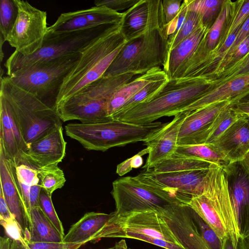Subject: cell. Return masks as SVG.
<instances>
[{
	"label": "cell",
	"instance_id": "cell-1",
	"mask_svg": "<svg viewBox=\"0 0 249 249\" xmlns=\"http://www.w3.org/2000/svg\"><path fill=\"white\" fill-rule=\"evenodd\" d=\"M149 16L144 33L127 41L104 76L126 73L142 74L163 66L168 53V35L162 0H148Z\"/></svg>",
	"mask_w": 249,
	"mask_h": 249
},
{
	"label": "cell",
	"instance_id": "cell-2",
	"mask_svg": "<svg viewBox=\"0 0 249 249\" xmlns=\"http://www.w3.org/2000/svg\"><path fill=\"white\" fill-rule=\"evenodd\" d=\"M211 85L198 77L168 79L151 98L130 109L113 115V120L144 124L164 116H175L201 97Z\"/></svg>",
	"mask_w": 249,
	"mask_h": 249
},
{
	"label": "cell",
	"instance_id": "cell-3",
	"mask_svg": "<svg viewBox=\"0 0 249 249\" xmlns=\"http://www.w3.org/2000/svg\"><path fill=\"white\" fill-rule=\"evenodd\" d=\"M126 41L121 23L114 24L85 48L65 78L55 107L103 76Z\"/></svg>",
	"mask_w": 249,
	"mask_h": 249
},
{
	"label": "cell",
	"instance_id": "cell-4",
	"mask_svg": "<svg viewBox=\"0 0 249 249\" xmlns=\"http://www.w3.org/2000/svg\"><path fill=\"white\" fill-rule=\"evenodd\" d=\"M187 205L221 239L229 238L236 249L240 238L239 230L222 167L213 164L210 168L204 193L193 197Z\"/></svg>",
	"mask_w": 249,
	"mask_h": 249
},
{
	"label": "cell",
	"instance_id": "cell-5",
	"mask_svg": "<svg viewBox=\"0 0 249 249\" xmlns=\"http://www.w3.org/2000/svg\"><path fill=\"white\" fill-rule=\"evenodd\" d=\"M167 123L154 122L136 124L120 121L94 123H71L65 125L67 136L88 150L105 151L109 148L138 142L154 136Z\"/></svg>",
	"mask_w": 249,
	"mask_h": 249
},
{
	"label": "cell",
	"instance_id": "cell-6",
	"mask_svg": "<svg viewBox=\"0 0 249 249\" xmlns=\"http://www.w3.org/2000/svg\"><path fill=\"white\" fill-rule=\"evenodd\" d=\"M136 75L131 72L103 76L60 103L55 109L63 122L77 120L81 123H94L112 120L107 113L108 101L120 87Z\"/></svg>",
	"mask_w": 249,
	"mask_h": 249
},
{
	"label": "cell",
	"instance_id": "cell-7",
	"mask_svg": "<svg viewBox=\"0 0 249 249\" xmlns=\"http://www.w3.org/2000/svg\"><path fill=\"white\" fill-rule=\"evenodd\" d=\"M0 93L9 103L27 145L62 126L61 120L54 109L14 85L7 76L0 77Z\"/></svg>",
	"mask_w": 249,
	"mask_h": 249
},
{
	"label": "cell",
	"instance_id": "cell-8",
	"mask_svg": "<svg viewBox=\"0 0 249 249\" xmlns=\"http://www.w3.org/2000/svg\"><path fill=\"white\" fill-rule=\"evenodd\" d=\"M81 55L79 52L38 62L7 76L14 85L55 109L64 81Z\"/></svg>",
	"mask_w": 249,
	"mask_h": 249
},
{
	"label": "cell",
	"instance_id": "cell-9",
	"mask_svg": "<svg viewBox=\"0 0 249 249\" xmlns=\"http://www.w3.org/2000/svg\"><path fill=\"white\" fill-rule=\"evenodd\" d=\"M110 25L60 33L47 31L41 48L34 53L24 56L15 51L10 55L4 64L6 74L8 76L38 62L82 53Z\"/></svg>",
	"mask_w": 249,
	"mask_h": 249
},
{
	"label": "cell",
	"instance_id": "cell-10",
	"mask_svg": "<svg viewBox=\"0 0 249 249\" xmlns=\"http://www.w3.org/2000/svg\"><path fill=\"white\" fill-rule=\"evenodd\" d=\"M209 169L170 173H156L144 169L134 178L172 203L188 204L205 189Z\"/></svg>",
	"mask_w": 249,
	"mask_h": 249
},
{
	"label": "cell",
	"instance_id": "cell-11",
	"mask_svg": "<svg viewBox=\"0 0 249 249\" xmlns=\"http://www.w3.org/2000/svg\"><path fill=\"white\" fill-rule=\"evenodd\" d=\"M15 1L18 8V17L6 41L21 54L30 55L41 48L48 31L47 13L27 1Z\"/></svg>",
	"mask_w": 249,
	"mask_h": 249
},
{
	"label": "cell",
	"instance_id": "cell-12",
	"mask_svg": "<svg viewBox=\"0 0 249 249\" xmlns=\"http://www.w3.org/2000/svg\"><path fill=\"white\" fill-rule=\"evenodd\" d=\"M125 234H143L180 246L177 237L157 211L123 214H117L114 211L107 225L106 238H120Z\"/></svg>",
	"mask_w": 249,
	"mask_h": 249
},
{
	"label": "cell",
	"instance_id": "cell-13",
	"mask_svg": "<svg viewBox=\"0 0 249 249\" xmlns=\"http://www.w3.org/2000/svg\"><path fill=\"white\" fill-rule=\"evenodd\" d=\"M111 194L115 201L117 214L159 212L173 203L142 185L134 177H126L114 180Z\"/></svg>",
	"mask_w": 249,
	"mask_h": 249
},
{
	"label": "cell",
	"instance_id": "cell-14",
	"mask_svg": "<svg viewBox=\"0 0 249 249\" xmlns=\"http://www.w3.org/2000/svg\"><path fill=\"white\" fill-rule=\"evenodd\" d=\"M185 249H211L203 239L194 215L187 204L173 203L157 212Z\"/></svg>",
	"mask_w": 249,
	"mask_h": 249
},
{
	"label": "cell",
	"instance_id": "cell-15",
	"mask_svg": "<svg viewBox=\"0 0 249 249\" xmlns=\"http://www.w3.org/2000/svg\"><path fill=\"white\" fill-rule=\"evenodd\" d=\"M225 173L231 205L240 238L249 235V172L240 161L222 167Z\"/></svg>",
	"mask_w": 249,
	"mask_h": 249
},
{
	"label": "cell",
	"instance_id": "cell-16",
	"mask_svg": "<svg viewBox=\"0 0 249 249\" xmlns=\"http://www.w3.org/2000/svg\"><path fill=\"white\" fill-rule=\"evenodd\" d=\"M124 13L105 6H94L87 9L61 14L56 21L48 27L51 33H65L85 30L102 25L120 24Z\"/></svg>",
	"mask_w": 249,
	"mask_h": 249
},
{
	"label": "cell",
	"instance_id": "cell-17",
	"mask_svg": "<svg viewBox=\"0 0 249 249\" xmlns=\"http://www.w3.org/2000/svg\"><path fill=\"white\" fill-rule=\"evenodd\" d=\"M0 191L21 230L26 241L30 239V223L24 207L14 172L13 160L0 151Z\"/></svg>",
	"mask_w": 249,
	"mask_h": 249
},
{
	"label": "cell",
	"instance_id": "cell-18",
	"mask_svg": "<svg viewBox=\"0 0 249 249\" xmlns=\"http://www.w3.org/2000/svg\"><path fill=\"white\" fill-rule=\"evenodd\" d=\"M190 112H181L151 139L143 142L149 152L143 169H148L172 156L178 147L179 130L184 119Z\"/></svg>",
	"mask_w": 249,
	"mask_h": 249
},
{
	"label": "cell",
	"instance_id": "cell-19",
	"mask_svg": "<svg viewBox=\"0 0 249 249\" xmlns=\"http://www.w3.org/2000/svg\"><path fill=\"white\" fill-rule=\"evenodd\" d=\"M66 144L61 126L29 143L23 151L30 160L40 168L57 165L66 155Z\"/></svg>",
	"mask_w": 249,
	"mask_h": 249
},
{
	"label": "cell",
	"instance_id": "cell-20",
	"mask_svg": "<svg viewBox=\"0 0 249 249\" xmlns=\"http://www.w3.org/2000/svg\"><path fill=\"white\" fill-rule=\"evenodd\" d=\"M13 162L16 180L30 221L31 209L39 207L38 197L41 185L38 172L40 167L30 160L22 150L18 152Z\"/></svg>",
	"mask_w": 249,
	"mask_h": 249
},
{
	"label": "cell",
	"instance_id": "cell-21",
	"mask_svg": "<svg viewBox=\"0 0 249 249\" xmlns=\"http://www.w3.org/2000/svg\"><path fill=\"white\" fill-rule=\"evenodd\" d=\"M230 104V101L223 102L189 112L180 126L178 146L198 144L217 115Z\"/></svg>",
	"mask_w": 249,
	"mask_h": 249
},
{
	"label": "cell",
	"instance_id": "cell-22",
	"mask_svg": "<svg viewBox=\"0 0 249 249\" xmlns=\"http://www.w3.org/2000/svg\"><path fill=\"white\" fill-rule=\"evenodd\" d=\"M213 144L230 163L242 160L249 152V118L245 115L231 124Z\"/></svg>",
	"mask_w": 249,
	"mask_h": 249
},
{
	"label": "cell",
	"instance_id": "cell-23",
	"mask_svg": "<svg viewBox=\"0 0 249 249\" xmlns=\"http://www.w3.org/2000/svg\"><path fill=\"white\" fill-rule=\"evenodd\" d=\"M114 214L98 212L85 213L73 224L64 237L63 242L80 244L104 238L106 225Z\"/></svg>",
	"mask_w": 249,
	"mask_h": 249
},
{
	"label": "cell",
	"instance_id": "cell-24",
	"mask_svg": "<svg viewBox=\"0 0 249 249\" xmlns=\"http://www.w3.org/2000/svg\"><path fill=\"white\" fill-rule=\"evenodd\" d=\"M10 106L0 93V151L14 160L20 150L27 148Z\"/></svg>",
	"mask_w": 249,
	"mask_h": 249
},
{
	"label": "cell",
	"instance_id": "cell-25",
	"mask_svg": "<svg viewBox=\"0 0 249 249\" xmlns=\"http://www.w3.org/2000/svg\"><path fill=\"white\" fill-rule=\"evenodd\" d=\"M249 88V73L240 76L210 88L182 112H192L211 105L231 101Z\"/></svg>",
	"mask_w": 249,
	"mask_h": 249
},
{
	"label": "cell",
	"instance_id": "cell-26",
	"mask_svg": "<svg viewBox=\"0 0 249 249\" xmlns=\"http://www.w3.org/2000/svg\"><path fill=\"white\" fill-rule=\"evenodd\" d=\"M209 29L203 24L168 53L163 71L169 79L177 78L184 65L191 58Z\"/></svg>",
	"mask_w": 249,
	"mask_h": 249
},
{
	"label": "cell",
	"instance_id": "cell-27",
	"mask_svg": "<svg viewBox=\"0 0 249 249\" xmlns=\"http://www.w3.org/2000/svg\"><path fill=\"white\" fill-rule=\"evenodd\" d=\"M167 75L160 68H153L120 87L107 104L109 117L115 114L130 98L149 83Z\"/></svg>",
	"mask_w": 249,
	"mask_h": 249
},
{
	"label": "cell",
	"instance_id": "cell-28",
	"mask_svg": "<svg viewBox=\"0 0 249 249\" xmlns=\"http://www.w3.org/2000/svg\"><path fill=\"white\" fill-rule=\"evenodd\" d=\"M148 16V0H140L124 12L121 31L126 41L138 37L144 33L147 25Z\"/></svg>",
	"mask_w": 249,
	"mask_h": 249
},
{
	"label": "cell",
	"instance_id": "cell-29",
	"mask_svg": "<svg viewBox=\"0 0 249 249\" xmlns=\"http://www.w3.org/2000/svg\"><path fill=\"white\" fill-rule=\"evenodd\" d=\"M30 223V239L28 241L63 242L64 236L55 228L40 207L31 209Z\"/></svg>",
	"mask_w": 249,
	"mask_h": 249
},
{
	"label": "cell",
	"instance_id": "cell-30",
	"mask_svg": "<svg viewBox=\"0 0 249 249\" xmlns=\"http://www.w3.org/2000/svg\"><path fill=\"white\" fill-rule=\"evenodd\" d=\"M244 115L230 103L217 115L202 135L198 144L213 143L231 124Z\"/></svg>",
	"mask_w": 249,
	"mask_h": 249
},
{
	"label": "cell",
	"instance_id": "cell-31",
	"mask_svg": "<svg viewBox=\"0 0 249 249\" xmlns=\"http://www.w3.org/2000/svg\"><path fill=\"white\" fill-rule=\"evenodd\" d=\"M173 155L199 159L221 167L230 163L227 156L213 143L178 146Z\"/></svg>",
	"mask_w": 249,
	"mask_h": 249
},
{
	"label": "cell",
	"instance_id": "cell-32",
	"mask_svg": "<svg viewBox=\"0 0 249 249\" xmlns=\"http://www.w3.org/2000/svg\"><path fill=\"white\" fill-rule=\"evenodd\" d=\"M213 164H215L199 159L173 155L150 169L156 173H170L208 169Z\"/></svg>",
	"mask_w": 249,
	"mask_h": 249
},
{
	"label": "cell",
	"instance_id": "cell-33",
	"mask_svg": "<svg viewBox=\"0 0 249 249\" xmlns=\"http://www.w3.org/2000/svg\"><path fill=\"white\" fill-rule=\"evenodd\" d=\"M224 0H187L188 9L198 12L204 26L209 29L218 16Z\"/></svg>",
	"mask_w": 249,
	"mask_h": 249
},
{
	"label": "cell",
	"instance_id": "cell-34",
	"mask_svg": "<svg viewBox=\"0 0 249 249\" xmlns=\"http://www.w3.org/2000/svg\"><path fill=\"white\" fill-rule=\"evenodd\" d=\"M38 175L41 188L50 196L54 191L62 188L66 180L63 171L57 165L40 168Z\"/></svg>",
	"mask_w": 249,
	"mask_h": 249
},
{
	"label": "cell",
	"instance_id": "cell-35",
	"mask_svg": "<svg viewBox=\"0 0 249 249\" xmlns=\"http://www.w3.org/2000/svg\"><path fill=\"white\" fill-rule=\"evenodd\" d=\"M168 79L166 75L149 83L130 98L114 115L125 112L138 104L148 100L162 89Z\"/></svg>",
	"mask_w": 249,
	"mask_h": 249
},
{
	"label": "cell",
	"instance_id": "cell-36",
	"mask_svg": "<svg viewBox=\"0 0 249 249\" xmlns=\"http://www.w3.org/2000/svg\"><path fill=\"white\" fill-rule=\"evenodd\" d=\"M18 14V8L15 0H0V35L5 41L14 27Z\"/></svg>",
	"mask_w": 249,
	"mask_h": 249
},
{
	"label": "cell",
	"instance_id": "cell-37",
	"mask_svg": "<svg viewBox=\"0 0 249 249\" xmlns=\"http://www.w3.org/2000/svg\"><path fill=\"white\" fill-rule=\"evenodd\" d=\"M202 23V18L197 12L188 9L184 23L174 38L168 43V52L190 36Z\"/></svg>",
	"mask_w": 249,
	"mask_h": 249
},
{
	"label": "cell",
	"instance_id": "cell-38",
	"mask_svg": "<svg viewBox=\"0 0 249 249\" xmlns=\"http://www.w3.org/2000/svg\"><path fill=\"white\" fill-rule=\"evenodd\" d=\"M249 73V52L231 67L227 69L209 82L216 86L234 78Z\"/></svg>",
	"mask_w": 249,
	"mask_h": 249
},
{
	"label": "cell",
	"instance_id": "cell-39",
	"mask_svg": "<svg viewBox=\"0 0 249 249\" xmlns=\"http://www.w3.org/2000/svg\"><path fill=\"white\" fill-rule=\"evenodd\" d=\"M39 205L45 215L50 220L58 231L65 236L62 223L59 219L52 200V196L43 188L41 189L39 197Z\"/></svg>",
	"mask_w": 249,
	"mask_h": 249
},
{
	"label": "cell",
	"instance_id": "cell-40",
	"mask_svg": "<svg viewBox=\"0 0 249 249\" xmlns=\"http://www.w3.org/2000/svg\"><path fill=\"white\" fill-rule=\"evenodd\" d=\"M194 215L203 239L211 249H222L223 240L221 239L195 211Z\"/></svg>",
	"mask_w": 249,
	"mask_h": 249
},
{
	"label": "cell",
	"instance_id": "cell-41",
	"mask_svg": "<svg viewBox=\"0 0 249 249\" xmlns=\"http://www.w3.org/2000/svg\"><path fill=\"white\" fill-rule=\"evenodd\" d=\"M188 11L187 0H184L181 3L179 13L175 19L167 25L168 43L170 42L179 31L184 23Z\"/></svg>",
	"mask_w": 249,
	"mask_h": 249
},
{
	"label": "cell",
	"instance_id": "cell-42",
	"mask_svg": "<svg viewBox=\"0 0 249 249\" xmlns=\"http://www.w3.org/2000/svg\"><path fill=\"white\" fill-rule=\"evenodd\" d=\"M120 238L137 239L158 246L165 249H185L183 247L174 243L159 238L150 237L143 234H125L122 235Z\"/></svg>",
	"mask_w": 249,
	"mask_h": 249
},
{
	"label": "cell",
	"instance_id": "cell-43",
	"mask_svg": "<svg viewBox=\"0 0 249 249\" xmlns=\"http://www.w3.org/2000/svg\"><path fill=\"white\" fill-rule=\"evenodd\" d=\"M140 0H96L95 6H105L113 11H118L128 10L139 2Z\"/></svg>",
	"mask_w": 249,
	"mask_h": 249
},
{
	"label": "cell",
	"instance_id": "cell-44",
	"mask_svg": "<svg viewBox=\"0 0 249 249\" xmlns=\"http://www.w3.org/2000/svg\"><path fill=\"white\" fill-rule=\"evenodd\" d=\"M28 249H78L82 245L68 243L26 241Z\"/></svg>",
	"mask_w": 249,
	"mask_h": 249
},
{
	"label": "cell",
	"instance_id": "cell-45",
	"mask_svg": "<svg viewBox=\"0 0 249 249\" xmlns=\"http://www.w3.org/2000/svg\"><path fill=\"white\" fill-rule=\"evenodd\" d=\"M181 5V0H162V10L167 25L173 21L178 15Z\"/></svg>",
	"mask_w": 249,
	"mask_h": 249
},
{
	"label": "cell",
	"instance_id": "cell-46",
	"mask_svg": "<svg viewBox=\"0 0 249 249\" xmlns=\"http://www.w3.org/2000/svg\"><path fill=\"white\" fill-rule=\"evenodd\" d=\"M249 17V0H244L241 9L231 22L228 33V36L239 29Z\"/></svg>",
	"mask_w": 249,
	"mask_h": 249
},
{
	"label": "cell",
	"instance_id": "cell-47",
	"mask_svg": "<svg viewBox=\"0 0 249 249\" xmlns=\"http://www.w3.org/2000/svg\"><path fill=\"white\" fill-rule=\"evenodd\" d=\"M0 223L12 240H24L21 230L15 218L9 220L0 219Z\"/></svg>",
	"mask_w": 249,
	"mask_h": 249
},
{
	"label": "cell",
	"instance_id": "cell-48",
	"mask_svg": "<svg viewBox=\"0 0 249 249\" xmlns=\"http://www.w3.org/2000/svg\"><path fill=\"white\" fill-rule=\"evenodd\" d=\"M15 218L10 212L3 194L0 191V219L9 220Z\"/></svg>",
	"mask_w": 249,
	"mask_h": 249
},
{
	"label": "cell",
	"instance_id": "cell-49",
	"mask_svg": "<svg viewBox=\"0 0 249 249\" xmlns=\"http://www.w3.org/2000/svg\"><path fill=\"white\" fill-rule=\"evenodd\" d=\"M133 169L132 166V158L128 159L123 161L117 166L116 173L119 176H122Z\"/></svg>",
	"mask_w": 249,
	"mask_h": 249
},
{
	"label": "cell",
	"instance_id": "cell-50",
	"mask_svg": "<svg viewBox=\"0 0 249 249\" xmlns=\"http://www.w3.org/2000/svg\"><path fill=\"white\" fill-rule=\"evenodd\" d=\"M234 105L240 111L249 118V101L239 100L233 103H231Z\"/></svg>",
	"mask_w": 249,
	"mask_h": 249
},
{
	"label": "cell",
	"instance_id": "cell-51",
	"mask_svg": "<svg viewBox=\"0 0 249 249\" xmlns=\"http://www.w3.org/2000/svg\"><path fill=\"white\" fill-rule=\"evenodd\" d=\"M11 249H28V248L25 240H12Z\"/></svg>",
	"mask_w": 249,
	"mask_h": 249
},
{
	"label": "cell",
	"instance_id": "cell-52",
	"mask_svg": "<svg viewBox=\"0 0 249 249\" xmlns=\"http://www.w3.org/2000/svg\"><path fill=\"white\" fill-rule=\"evenodd\" d=\"M12 240L6 236L0 237V249H11Z\"/></svg>",
	"mask_w": 249,
	"mask_h": 249
},
{
	"label": "cell",
	"instance_id": "cell-53",
	"mask_svg": "<svg viewBox=\"0 0 249 249\" xmlns=\"http://www.w3.org/2000/svg\"><path fill=\"white\" fill-rule=\"evenodd\" d=\"M236 249H249V235L239 239Z\"/></svg>",
	"mask_w": 249,
	"mask_h": 249
},
{
	"label": "cell",
	"instance_id": "cell-54",
	"mask_svg": "<svg viewBox=\"0 0 249 249\" xmlns=\"http://www.w3.org/2000/svg\"><path fill=\"white\" fill-rule=\"evenodd\" d=\"M105 249H132L129 248L126 244L125 240L123 239L120 240L119 242H116L115 244L113 246L109 248Z\"/></svg>",
	"mask_w": 249,
	"mask_h": 249
},
{
	"label": "cell",
	"instance_id": "cell-55",
	"mask_svg": "<svg viewBox=\"0 0 249 249\" xmlns=\"http://www.w3.org/2000/svg\"><path fill=\"white\" fill-rule=\"evenodd\" d=\"M240 161L244 167L249 172V152L244 158Z\"/></svg>",
	"mask_w": 249,
	"mask_h": 249
}]
</instances>
